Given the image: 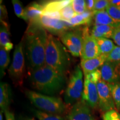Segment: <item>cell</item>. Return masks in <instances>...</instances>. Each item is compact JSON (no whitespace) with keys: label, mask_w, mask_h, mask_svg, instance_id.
I'll use <instances>...</instances> for the list:
<instances>
[{"label":"cell","mask_w":120,"mask_h":120,"mask_svg":"<svg viewBox=\"0 0 120 120\" xmlns=\"http://www.w3.org/2000/svg\"><path fill=\"white\" fill-rule=\"evenodd\" d=\"M48 34L39 23H29L27 29V56L31 72L46 65V46Z\"/></svg>","instance_id":"obj_1"},{"label":"cell","mask_w":120,"mask_h":120,"mask_svg":"<svg viewBox=\"0 0 120 120\" xmlns=\"http://www.w3.org/2000/svg\"><path fill=\"white\" fill-rule=\"evenodd\" d=\"M30 76L33 87L45 94H57L64 88L66 83L64 76L46 64L31 71Z\"/></svg>","instance_id":"obj_2"},{"label":"cell","mask_w":120,"mask_h":120,"mask_svg":"<svg viewBox=\"0 0 120 120\" xmlns=\"http://www.w3.org/2000/svg\"><path fill=\"white\" fill-rule=\"evenodd\" d=\"M45 59L46 65L64 76L70 65V57L66 48L50 34H48Z\"/></svg>","instance_id":"obj_3"},{"label":"cell","mask_w":120,"mask_h":120,"mask_svg":"<svg viewBox=\"0 0 120 120\" xmlns=\"http://www.w3.org/2000/svg\"><path fill=\"white\" fill-rule=\"evenodd\" d=\"M26 95L30 101L42 111L59 115L66 109L64 102L58 97L45 95L32 91H27Z\"/></svg>","instance_id":"obj_4"},{"label":"cell","mask_w":120,"mask_h":120,"mask_svg":"<svg viewBox=\"0 0 120 120\" xmlns=\"http://www.w3.org/2000/svg\"><path fill=\"white\" fill-rule=\"evenodd\" d=\"M83 73L79 65L77 66L70 77L69 83L64 93V102L72 105L82 99L83 91Z\"/></svg>","instance_id":"obj_5"},{"label":"cell","mask_w":120,"mask_h":120,"mask_svg":"<svg viewBox=\"0 0 120 120\" xmlns=\"http://www.w3.org/2000/svg\"><path fill=\"white\" fill-rule=\"evenodd\" d=\"M23 41H21L16 46L11 65L8 72L9 76L16 86L23 83L25 76V63L23 53Z\"/></svg>","instance_id":"obj_6"},{"label":"cell","mask_w":120,"mask_h":120,"mask_svg":"<svg viewBox=\"0 0 120 120\" xmlns=\"http://www.w3.org/2000/svg\"><path fill=\"white\" fill-rule=\"evenodd\" d=\"M61 40L67 47L70 53L75 57L81 56L83 43V32L80 30L68 31L61 36Z\"/></svg>","instance_id":"obj_7"},{"label":"cell","mask_w":120,"mask_h":120,"mask_svg":"<svg viewBox=\"0 0 120 120\" xmlns=\"http://www.w3.org/2000/svg\"><path fill=\"white\" fill-rule=\"evenodd\" d=\"M83 43L81 51L82 60H88L97 57L101 55L97 40L89 34L88 27L82 29Z\"/></svg>","instance_id":"obj_8"},{"label":"cell","mask_w":120,"mask_h":120,"mask_svg":"<svg viewBox=\"0 0 120 120\" xmlns=\"http://www.w3.org/2000/svg\"><path fill=\"white\" fill-rule=\"evenodd\" d=\"M98 94V106L102 111L107 112L116 108L109 84L102 79L96 84Z\"/></svg>","instance_id":"obj_9"},{"label":"cell","mask_w":120,"mask_h":120,"mask_svg":"<svg viewBox=\"0 0 120 120\" xmlns=\"http://www.w3.org/2000/svg\"><path fill=\"white\" fill-rule=\"evenodd\" d=\"M100 70L102 79L107 83L120 82V61H106Z\"/></svg>","instance_id":"obj_10"},{"label":"cell","mask_w":120,"mask_h":120,"mask_svg":"<svg viewBox=\"0 0 120 120\" xmlns=\"http://www.w3.org/2000/svg\"><path fill=\"white\" fill-rule=\"evenodd\" d=\"M67 118L68 120H95L91 108L82 99L73 105Z\"/></svg>","instance_id":"obj_11"},{"label":"cell","mask_w":120,"mask_h":120,"mask_svg":"<svg viewBox=\"0 0 120 120\" xmlns=\"http://www.w3.org/2000/svg\"><path fill=\"white\" fill-rule=\"evenodd\" d=\"M39 24L42 27L49 31L50 34L60 37L69 29L64 25L62 20L51 19L43 15L39 21Z\"/></svg>","instance_id":"obj_12"},{"label":"cell","mask_w":120,"mask_h":120,"mask_svg":"<svg viewBox=\"0 0 120 120\" xmlns=\"http://www.w3.org/2000/svg\"><path fill=\"white\" fill-rule=\"evenodd\" d=\"M82 100L90 106L96 109L98 106V94L96 84L85 79Z\"/></svg>","instance_id":"obj_13"},{"label":"cell","mask_w":120,"mask_h":120,"mask_svg":"<svg viewBox=\"0 0 120 120\" xmlns=\"http://www.w3.org/2000/svg\"><path fill=\"white\" fill-rule=\"evenodd\" d=\"M43 10L42 3L32 2L25 8V21H28V24L39 23Z\"/></svg>","instance_id":"obj_14"},{"label":"cell","mask_w":120,"mask_h":120,"mask_svg":"<svg viewBox=\"0 0 120 120\" xmlns=\"http://www.w3.org/2000/svg\"><path fill=\"white\" fill-rule=\"evenodd\" d=\"M106 61H107V56L102 55L91 59L86 60H82L81 62V66L85 76L94 70L98 69L99 67H101Z\"/></svg>","instance_id":"obj_15"},{"label":"cell","mask_w":120,"mask_h":120,"mask_svg":"<svg viewBox=\"0 0 120 120\" xmlns=\"http://www.w3.org/2000/svg\"><path fill=\"white\" fill-rule=\"evenodd\" d=\"M93 20L94 25H108L115 27H118L120 26V23L114 20L106 10L94 13Z\"/></svg>","instance_id":"obj_16"},{"label":"cell","mask_w":120,"mask_h":120,"mask_svg":"<svg viewBox=\"0 0 120 120\" xmlns=\"http://www.w3.org/2000/svg\"><path fill=\"white\" fill-rule=\"evenodd\" d=\"M10 32L9 26L6 21H1L0 28V44L6 51L10 52L12 49L13 45L10 41Z\"/></svg>","instance_id":"obj_17"},{"label":"cell","mask_w":120,"mask_h":120,"mask_svg":"<svg viewBox=\"0 0 120 120\" xmlns=\"http://www.w3.org/2000/svg\"><path fill=\"white\" fill-rule=\"evenodd\" d=\"M116 28L108 25H94L91 31V35L96 39L112 38Z\"/></svg>","instance_id":"obj_18"},{"label":"cell","mask_w":120,"mask_h":120,"mask_svg":"<svg viewBox=\"0 0 120 120\" xmlns=\"http://www.w3.org/2000/svg\"><path fill=\"white\" fill-rule=\"evenodd\" d=\"M70 0H58L43 2V12H57L66 7L71 3Z\"/></svg>","instance_id":"obj_19"},{"label":"cell","mask_w":120,"mask_h":120,"mask_svg":"<svg viewBox=\"0 0 120 120\" xmlns=\"http://www.w3.org/2000/svg\"><path fill=\"white\" fill-rule=\"evenodd\" d=\"M10 90L7 83L1 82L0 85V107L1 111L4 112L8 109L10 104Z\"/></svg>","instance_id":"obj_20"},{"label":"cell","mask_w":120,"mask_h":120,"mask_svg":"<svg viewBox=\"0 0 120 120\" xmlns=\"http://www.w3.org/2000/svg\"><path fill=\"white\" fill-rule=\"evenodd\" d=\"M97 42L100 49L101 55L107 57L108 55L112 51L116 46L113 42L109 39L106 38H97Z\"/></svg>","instance_id":"obj_21"},{"label":"cell","mask_w":120,"mask_h":120,"mask_svg":"<svg viewBox=\"0 0 120 120\" xmlns=\"http://www.w3.org/2000/svg\"><path fill=\"white\" fill-rule=\"evenodd\" d=\"M10 61L9 52L6 51L4 47H0V69L1 78L5 74V70L8 66Z\"/></svg>","instance_id":"obj_22"},{"label":"cell","mask_w":120,"mask_h":120,"mask_svg":"<svg viewBox=\"0 0 120 120\" xmlns=\"http://www.w3.org/2000/svg\"><path fill=\"white\" fill-rule=\"evenodd\" d=\"M109 86L116 108L118 110H120V82L109 84Z\"/></svg>","instance_id":"obj_23"},{"label":"cell","mask_w":120,"mask_h":120,"mask_svg":"<svg viewBox=\"0 0 120 120\" xmlns=\"http://www.w3.org/2000/svg\"><path fill=\"white\" fill-rule=\"evenodd\" d=\"M34 112L39 120H64V118L59 115L49 113L39 110H34Z\"/></svg>","instance_id":"obj_24"},{"label":"cell","mask_w":120,"mask_h":120,"mask_svg":"<svg viewBox=\"0 0 120 120\" xmlns=\"http://www.w3.org/2000/svg\"><path fill=\"white\" fill-rule=\"evenodd\" d=\"M60 12V13H61L62 20L64 21H68L69 20L72 19L76 15L71 4L62 9Z\"/></svg>","instance_id":"obj_25"},{"label":"cell","mask_w":120,"mask_h":120,"mask_svg":"<svg viewBox=\"0 0 120 120\" xmlns=\"http://www.w3.org/2000/svg\"><path fill=\"white\" fill-rule=\"evenodd\" d=\"M68 21L73 25V26L74 27L75 26H80V25H89L92 22L90 21L89 20H88L86 19H85L82 16V14L76 15L75 17H73L72 19L69 20Z\"/></svg>","instance_id":"obj_26"},{"label":"cell","mask_w":120,"mask_h":120,"mask_svg":"<svg viewBox=\"0 0 120 120\" xmlns=\"http://www.w3.org/2000/svg\"><path fill=\"white\" fill-rule=\"evenodd\" d=\"M13 8L15 14L18 17L23 19L25 20V8H23L22 3L18 0H12Z\"/></svg>","instance_id":"obj_27"},{"label":"cell","mask_w":120,"mask_h":120,"mask_svg":"<svg viewBox=\"0 0 120 120\" xmlns=\"http://www.w3.org/2000/svg\"><path fill=\"white\" fill-rule=\"evenodd\" d=\"M106 10L114 20L120 23V6H115L109 4Z\"/></svg>","instance_id":"obj_28"},{"label":"cell","mask_w":120,"mask_h":120,"mask_svg":"<svg viewBox=\"0 0 120 120\" xmlns=\"http://www.w3.org/2000/svg\"><path fill=\"white\" fill-rule=\"evenodd\" d=\"M71 4L76 15L82 14L86 10L85 1L83 0H73Z\"/></svg>","instance_id":"obj_29"},{"label":"cell","mask_w":120,"mask_h":120,"mask_svg":"<svg viewBox=\"0 0 120 120\" xmlns=\"http://www.w3.org/2000/svg\"><path fill=\"white\" fill-rule=\"evenodd\" d=\"M85 79H88V81L92 82V83L97 84V82L102 79L101 70L97 69V70H94L92 72L86 75L85 76Z\"/></svg>","instance_id":"obj_30"},{"label":"cell","mask_w":120,"mask_h":120,"mask_svg":"<svg viewBox=\"0 0 120 120\" xmlns=\"http://www.w3.org/2000/svg\"><path fill=\"white\" fill-rule=\"evenodd\" d=\"M109 5V0H96L94 2V13L97 12L106 10Z\"/></svg>","instance_id":"obj_31"},{"label":"cell","mask_w":120,"mask_h":120,"mask_svg":"<svg viewBox=\"0 0 120 120\" xmlns=\"http://www.w3.org/2000/svg\"><path fill=\"white\" fill-rule=\"evenodd\" d=\"M103 120H120V114L116 109L105 112L102 116Z\"/></svg>","instance_id":"obj_32"},{"label":"cell","mask_w":120,"mask_h":120,"mask_svg":"<svg viewBox=\"0 0 120 120\" xmlns=\"http://www.w3.org/2000/svg\"><path fill=\"white\" fill-rule=\"evenodd\" d=\"M107 61L116 62L120 61V46H116L112 51L108 55Z\"/></svg>","instance_id":"obj_33"},{"label":"cell","mask_w":120,"mask_h":120,"mask_svg":"<svg viewBox=\"0 0 120 120\" xmlns=\"http://www.w3.org/2000/svg\"><path fill=\"white\" fill-rule=\"evenodd\" d=\"M43 16H47L49 18L53 19H59V20H62L61 18V13L60 11L57 12H45L42 13Z\"/></svg>","instance_id":"obj_34"},{"label":"cell","mask_w":120,"mask_h":120,"mask_svg":"<svg viewBox=\"0 0 120 120\" xmlns=\"http://www.w3.org/2000/svg\"><path fill=\"white\" fill-rule=\"evenodd\" d=\"M112 38L114 42L118 45V46H120V26L116 28Z\"/></svg>","instance_id":"obj_35"},{"label":"cell","mask_w":120,"mask_h":120,"mask_svg":"<svg viewBox=\"0 0 120 120\" xmlns=\"http://www.w3.org/2000/svg\"><path fill=\"white\" fill-rule=\"evenodd\" d=\"M94 0H87L85 1V8L87 11H94Z\"/></svg>","instance_id":"obj_36"},{"label":"cell","mask_w":120,"mask_h":120,"mask_svg":"<svg viewBox=\"0 0 120 120\" xmlns=\"http://www.w3.org/2000/svg\"><path fill=\"white\" fill-rule=\"evenodd\" d=\"M7 17V10L4 5H2L1 3V6H0V17H1V21H4Z\"/></svg>","instance_id":"obj_37"},{"label":"cell","mask_w":120,"mask_h":120,"mask_svg":"<svg viewBox=\"0 0 120 120\" xmlns=\"http://www.w3.org/2000/svg\"><path fill=\"white\" fill-rule=\"evenodd\" d=\"M6 117V120H15L14 115L12 112H10L8 109H7L4 112Z\"/></svg>","instance_id":"obj_38"},{"label":"cell","mask_w":120,"mask_h":120,"mask_svg":"<svg viewBox=\"0 0 120 120\" xmlns=\"http://www.w3.org/2000/svg\"><path fill=\"white\" fill-rule=\"evenodd\" d=\"M109 4L115 6H120V0H109Z\"/></svg>","instance_id":"obj_39"},{"label":"cell","mask_w":120,"mask_h":120,"mask_svg":"<svg viewBox=\"0 0 120 120\" xmlns=\"http://www.w3.org/2000/svg\"><path fill=\"white\" fill-rule=\"evenodd\" d=\"M3 112L2 111H1V112H0V120H3Z\"/></svg>","instance_id":"obj_40"},{"label":"cell","mask_w":120,"mask_h":120,"mask_svg":"<svg viewBox=\"0 0 120 120\" xmlns=\"http://www.w3.org/2000/svg\"><path fill=\"white\" fill-rule=\"evenodd\" d=\"M22 120H35L34 118H25V119H23Z\"/></svg>","instance_id":"obj_41"},{"label":"cell","mask_w":120,"mask_h":120,"mask_svg":"<svg viewBox=\"0 0 120 120\" xmlns=\"http://www.w3.org/2000/svg\"></svg>","instance_id":"obj_42"}]
</instances>
